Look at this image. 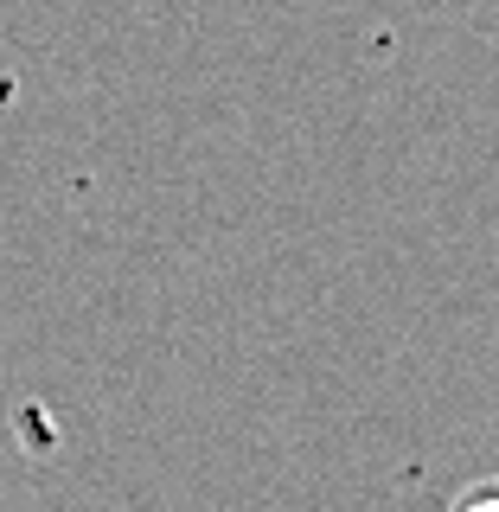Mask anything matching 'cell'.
Returning a JSON list of instances; mask_svg holds the SVG:
<instances>
[{"instance_id":"1","label":"cell","mask_w":499,"mask_h":512,"mask_svg":"<svg viewBox=\"0 0 499 512\" xmlns=\"http://www.w3.org/2000/svg\"><path fill=\"white\" fill-rule=\"evenodd\" d=\"M455 512H499V480H487V487H474V493H461Z\"/></svg>"}]
</instances>
